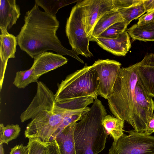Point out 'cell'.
<instances>
[{
  "mask_svg": "<svg viewBox=\"0 0 154 154\" xmlns=\"http://www.w3.org/2000/svg\"><path fill=\"white\" fill-rule=\"evenodd\" d=\"M35 3L24 16V23L17 36V43L20 49L32 58L47 51L70 56L83 63L72 50L65 48L57 35L59 22L56 17L41 11Z\"/></svg>",
  "mask_w": 154,
  "mask_h": 154,
  "instance_id": "obj_1",
  "label": "cell"
},
{
  "mask_svg": "<svg viewBox=\"0 0 154 154\" xmlns=\"http://www.w3.org/2000/svg\"><path fill=\"white\" fill-rule=\"evenodd\" d=\"M107 114L105 106L97 98L90 110L76 123L74 131L76 154H98L104 149L108 135L102 122Z\"/></svg>",
  "mask_w": 154,
  "mask_h": 154,
  "instance_id": "obj_2",
  "label": "cell"
},
{
  "mask_svg": "<svg viewBox=\"0 0 154 154\" xmlns=\"http://www.w3.org/2000/svg\"><path fill=\"white\" fill-rule=\"evenodd\" d=\"M137 79L136 64L121 68L113 92L107 100L114 116L126 121L133 128L136 116L135 89Z\"/></svg>",
  "mask_w": 154,
  "mask_h": 154,
  "instance_id": "obj_3",
  "label": "cell"
},
{
  "mask_svg": "<svg viewBox=\"0 0 154 154\" xmlns=\"http://www.w3.org/2000/svg\"><path fill=\"white\" fill-rule=\"evenodd\" d=\"M99 82L97 74L92 65L86 64L58 84L55 94L56 104L75 98L97 96Z\"/></svg>",
  "mask_w": 154,
  "mask_h": 154,
  "instance_id": "obj_4",
  "label": "cell"
},
{
  "mask_svg": "<svg viewBox=\"0 0 154 154\" xmlns=\"http://www.w3.org/2000/svg\"><path fill=\"white\" fill-rule=\"evenodd\" d=\"M72 110L57 105L52 111H42L27 125L24 131L25 137L38 138L43 142L50 143L65 117Z\"/></svg>",
  "mask_w": 154,
  "mask_h": 154,
  "instance_id": "obj_5",
  "label": "cell"
},
{
  "mask_svg": "<svg viewBox=\"0 0 154 154\" xmlns=\"http://www.w3.org/2000/svg\"><path fill=\"white\" fill-rule=\"evenodd\" d=\"M114 141L109 154H154V136L134 130Z\"/></svg>",
  "mask_w": 154,
  "mask_h": 154,
  "instance_id": "obj_6",
  "label": "cell"
},
{
  "mask_svg": "<svg viewBox=\"0 0 154 154\" xmlns=\"http://www.w3.org/2000/svg\"><path fill=\"white\" fill-rule=\"evenodd\" d=\"M65 30L72 50L77 55L87 57L93 56L89 49L90 39L85 32L80 10L77 5L72 8Z\"/></svg>",
  "mask_w": 154,
  "mask_h": 154,
  "instance_id": "obj_7",
  "label": "cell"
},
{
  "mask_svg": "<svg viewBox=\"0 0 154 154\" xmlns=\"http://www.w3.org/2000/svg\"><path fill=\"white\" fill-rule=\"evenodd\" d=\"M76 5L80 9L85 30L90 40L98 20L106 13L116 10L113 0H81Z\"/></svg>",
  "mask_w": 154,
  "mask_h": 154,
  "instance_id": "obj_8",
  "label": "cell"
},
{
  "mask_svg": "<svg viewBox=\"0 0 154 154\" xmlns=\"http://www.w3.org/2000/svg\"><path fill=\"white\" fill-rule=\"evenodd\" d=\"M121 65L119 62L109 59L98 60L92 65L99 79L98 95L107 100L110 97Z\"/></svg>",
  "mask_w": 154,
  "mask_h": 154,
  "instance_id": "obj_9",
  "label": "cell"
},
{
  "mask_svg": "<svg viewBox=\"0 0 154 154\" xmlns=\"http://www.w3.org/2000/svg\"><path fill=\"white\" fill-rule=\"evenodd\" d=\"M37 83L35 95L20 116L21 122L34 118L42 111H52L57 105L55 94L52 91L42 82L38 81Z\"/></svg>",
  "mask_w": 154,
  "mask_h": 154,
  "instance_id": "obj_10",
  "label": "cell"
},
{
  "mask_svg": "<svg viewBox=\"0 0 154 154\" xmlns=\"http://www.w3.org/2000/svg\"><path fill=\"white\" fill-rule=\"evenodd\" d=\"M136 116L134 130L144 133L148 121L154 113V101L148 96L137 81L135 89Z\"/></svg>",
  "mask_w": 154,
  "mask_h": 154,
  "instance_id": "obj_11",
  "label": "cell"
},
{
  "mask_svg": "<svg viewBox=\"0 0 154 154\" xmlns=\"http://www.w3.org/2000/svg\"><path fill=\"white\" fill-rule=\"evenodd\" d=\"M136 64L137 81L146 94L154 97V54H146Z\"/></svg>",
  "mask_w": 154,
  "mask_h": 154,
  "instance_id": "obj_12",
  "label": "cell"
},
{
  "mask_svg": "<svg viewBox=\"0 0 154 154\" xmlns=\"http://www.w3.org/2000/svg\"><path fill=\"white\" fill-rule=\"evenodd\" d=\"M31 67L38 78L44 74L66 63L68 60L62 55L45 51L35 57Z\"/></svg>",
  "mask_w": 154,
  "mask_h": 154,
  "instance_id": "obj_13",
  "label": "cell"
},
{
  "mask_svg": "<svg viewBox=\"0 0 154 154\" xmlns=\"http://www.w3.org/2000/svg\"><path fill=\"white\" fill-rule=\"evenodd\" d=\"M93 41L104 50L117 56H125L131 48L130 36L126 30L117 36L106 38L98 36Z\"/></svg>",
  "mask_w": 154,
  "mask_h": 154,
  "instance_id": "obj_14",
  "label": "cell"
},
{
  "mask_svg": "<svg viewBox=\"0 0 154 154\" xmlns=\"http://www.w3.org/2000/svg\"><path fill=\"white\" fill-rule=\"evenodd\" d=\"M0 30V90L1 91L8 60L9 58H15L17 43L16 37L9 33L8 31Z\"/></svg>",
  "mask_w": 154,
  "mask_h": 154,
  "instance_id": "obj_15",
  "label": "cell"
},
{
  "mask_svg": "<svg viewBox=\"0 0 154 154\" xmlns=\"http://www.w3.org/2000/svg\"><path fill=\"white\" fill-rule=\"evenodd\" d=\"M20 15L16 0H0V29H10L16 24Z\"/></svg>",
  "mask_w": 154,
  "mask_h": 154,
  "instance_id": "obj_16",
  "label": "cell"
},
{
  "mask_svg": "<svg viewBox=\"0 0 154 154\" xmlns=\"http://www.w3.org/2000/svg\"><path fill=\"white\" fill-rule=\"evenodd\" d=\"M76 122H73L66 127L54 138L60 154H76L74 131Z\"/></svg>",
  "mask_w": 154,
  "mask_h": 154,
  "instance_id": "obj_17",
  "label": "cell"
},
{
  "mask_svg": "<svg viewBox=\"0 0 154 154\" xmlns=\"http://www.w3.org/2000/svg\"><path fill=\"white\" fill-rule=\"evenodd\" d=\"M124 20L117 10H113L102 16L96 23L93 29L90 41L100 36L108 28L114 23Z\"/></svg>",
  "mask_w": 154,
  "mask_h": 154,
  "instance_id": "obj_18",
  "label": "cell"
},
{
  "mask_svg": "<svg viewBox=\"0 0 154 154\" xmlns=\"http://www.w3.org/2000/svg\"><path fill=\"white\" fill-rule=\"evenodd\" d=\"M126 31L133 41H154V22L140 26L135 24Z\"/></svg>",
  "mask_w": 154,
  "mask_h": 154,
  "instance_id": "obj_19",
  "label": "cell"
},
{
  "mask_svg": "<svg viewBox=\"0 0 154 154\" xmlns=\"http://www.w3.org/2000/svg\"><path fill=\"white\" fill-rule=\"evenodd\" d=\"M124 122L123 120L107 114L103 119L102 124L107 134L109 135L114 141H116L124 134Z\"/></svg>",
  "mask_w": 154,
  "mask_h": 154,
  "instance_id": "obj_20",
  "label": "cell"
},
{
  "mask_svg": "<svg viewBox=\"0 0 154 154\" xmlns=\"http://www.w3.org/2000/svg\"><path fill=\"white\" fill-rule=\"evenodd\" d=\"M38 79L31 67L27 70L17 72L13 84L18 88H24L30 84L37 82Z\"/></svg>",
  "mask_w": 154,
  "mask_h": 154,
  "instance_id": "obj_21",
  "label": "cell"
},
{
  "mask_svg": "<svg viewBox=\"0 0 154 154\" xmlns=\"http://www.w3.org/2000/svg\"><path fill=\"white\" fill-rule=\"evenodd\" d=\"M117 10L123 20L129 24L133 20L140 17L146 12L142 0L141 2L133 5Z\"/></svg>",
  "mask_w": 154,
  "mask_h": 154,
  "instance_id": "obj_22",
  "label": "cell"
},
{
  "mask_svg": "<svg viewBox=\"0 0 154 154\" xmlns=\"http://www.w3.org/2000/svg\"><path fill=\"white\" fill-rule=\"evenodd\" d=\"M21 128L17 124L7 125L4 126L0 124V144H8L11 141L16 139L19 136Z\"/></svg>",
  "mask_w": 154,
  "mask_h": 154,
  "instance_id": "obj_23",
  "label": "cell"
},
{
  "mask_svg": "<svg viewBox=\"0 0 154 154\" xmlns=\"http://www.w3.org/2000/svg\"><path fill=\"white\" fill-rule=\"evenodd\" d=\"M35 3L43 8L45 11L56 17V14L60 8L74 3L73 1L67 0H35Z\"/></svg>",
  "mask_w": 154,
  "mask_h": 154,
  "instance_id": "obj_24",
  "label": "cell"
},
{
  "mask_svg": "<svg viewBox=\"0 0 154 154\" xmlns=\"http://www.w3.org/2000/svg\"><path fill=\"white\" fill-rule=\"evenodd\" d=\"M129 24L125 20L117 22L109 27L99 36L106 38L116 37L126 30Z\"/></svg>",
  "mask_w": 154,
  "mask_h": 154,
  "instance_id": "obj_25",
  "label": "cell"
},
{
  "mask_svg": "<svg viewBox=\"0 0 154 154\" xmlns=\"http://www.w3.org/2000/svg\"><path fill=\"white\" fill-rule=\"evenodd\" d=\"M116 10L128 8L141 2L142 0H113Z\"/></svg>",
  "mask_w": 154,
  "mask_h": 154,
  "instance_id": "obj_26",
  "label": "cell"
},
{
  "mask_svg": "<svg viewBox=\"0 0 154 154\" xmlns=\"http://www.w3.org/2000/svg\"><path fill=\"white\" fill-rule=\"evenodd\" d=\"M154 22V11L147 12L139 18L137 23L138 26H142Z\"/></svg>",
  "mask_w": 154,
  "mask_h": 154,
  "instance_id": "obj_27",
  "label": "cell"
},
{
  "mask_svg": "<svg viewBox=\"0 0 154 154\" xmlns=\"http://www.w3.org/2000/svg\"><path fill=\"white\" fill-rule=\"evenodd\" d=\"M29 149L27 146L23 144L16 145L12 148L9 154H28Z\"/></svg>",
  "mask_w": 154,
  "mask_h": 154,
  "instance_id": "obj_28",
  "label": "cell"
},
{
  "mask_svg": "<svg viewBox=\"0 0 154 154\" xmlns=\"http://www.w3.org/2000/svg\"><path fill=\"white\" fill-rule=\"evenodd\" d=\"M48 154H60L58 145L55 138L52 139L47 148Z\"/></svg>",
  "mask_w": 154,
  "mask_h": 154,
  "instance_id": "obj_29",
  "label": "cell"
},
{
  "mask_svg": "<svg viewBox=\"0 0 154 154\" xmlns=\"http://www.w3.org/2000/svg\"><path fill=\"white\" fill-rule=\"evenodd\" d=\"M154 133V112L148 121L146 131L143 133L148 135H150Z\"/></svg>",
  "mask_w": 154,
  "mask_h": 154,
  "instance_id": "obj_30",
  "label": "cell"
},
{
  "mask_svg": "<svg viewBox=\"0 0 154 154\" xmlns=\"http://www.w3.org/2000/svg\"><path fill=\"white\" fill-rule=\"evenodd\" d=\"M142 1L146 12L154 11V0H142Z\"/></svg>",
  "mask_w": 154,
  "mask_h": 154,
  "instance_id": "obj_31",
  "label": "cell"
},
{
  "mask_svg": "<svg viewBox=\"0 0 154 154\" xmlns=\"http://www.w3.org/2000/svg\"><path fill=\"white\" fill-rule=\"evenodd\" d=\"M0 154H5V150L2 144H0Z\"/></svg>",
  "mask_w": 154,
  "mask_h": 154,
  "instance_id": "obj_32",
  "label": "cell"
},
{
  "mask_svg": "<svg viewBox=\"0 0 154 154\" xmlns=\"http://www.w3.org/2000/svg\"><path fill=\"white\" fill-rule=\"evenodd\" d=\"M45 154H48L47 151L46 152Z\"/></svg>",
  "mask_w": 154,
  "mask_h": 154,
  "instance_id": "obj_33",
  "label": "cell"
}]
</instances>
